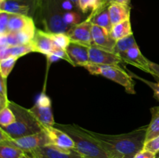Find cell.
Here are the masks:
<instances>
[{
    "label": "cell",
    "instance_id": "obj_25",
    "mask_svg": "<svg viewBox=\"0 0 159 158\" xmlns=\"http://www.w3.org/2000/svg\"><path fill=\"white\" fill-rule=\"evenodd\" d=\"M137 44V42L135 40L134 35L128 36L124 38L116 40V44L114 47V53H116L118 55H120L121 54L124 53L125 51L128 50L130 48Z\"/></svg>",
    "mask_w": 159,
    "mask_h": 158
},
{
    "label": "cell",
    "instance_id": "obj_50",
    "mask_svg": "<svg viewBox=\"0 0 159 158\" xmlns=\"http://www.w3.org/2000/svg\"><path fill=\"white\" fill-rule=\"evenodd\" d=\"M133 158H134V157H133Z\"/></svg>",
    "mask_w": 159,
    "mask_h": 158
},
{
    "label": "cell",
    "instance_id": "obj_38",
    "mask_svg": "<svg viewBox=\"0 0 159 158\" xmlns=\"http://www.w3.org/2000/svg\"><path fill=\"white\" fill-rule=\"evenodd\" d=\"M9 139H12L9 137V135L2 129L0 127V142H2V141L6 140H9Z\"/></svg>",
    "mask_w": 159,
    "mask_h": 158
},
{
    "label": "cell",
    "instance_id": "obj_26",
    "mask_svg": "<svg viewBox=\"0 0 159 158\" xmlns=\"http://www.w3.org/2000/svg\"><path fill=\"white\" fill-rule=\"evenodd\" d=\"M18 58L16 57H9L0 60V73L3 77L7 78L12 70L13 69Z\"/></svg>",
    "mask_w": 159,
    "mask_h": 158
},
{
    "label": "cell",
    "instance_id": "obj_20",
    "mask_svg": "<svg viewBox=\"0 0 159 158\" xmlns=\"http://www.w3.org/2000/svg\"><path fill=\"white\" fill-rule=\"evenodd\" d=\"M36 150L48 158H83L74 149L63 150L52 145H47Z\"/></svg>",
    "mask_w": 159,
    "mask_h": 158
},
{
    "label": "cell",
    "instance_id": "obj_40",
    "mask_svg": "<svg viewBox=\"0 0 159 158\" xmlns=\"http://www.w3.org/2000/svg\"><path fill=\"white\" fill-rule=\"evenodd\" d=\"M29 153L30 156H32L33 157H34V158H48V156H45V155H43V154H42L41 153L37 151V150H34V151L30 152V153Z\"/></svg>",
    "mask_w": 159,
    "mask_h": 158
},
{
    "label": "cell",
    "instance_id": "obj_35",
    "mask_svg": "<svg viewBox=\"0 0 159 158\" xmlns=\"http://www.w3.org/2000/svg\"><path fill=\"white\" fill-rule=\"evenodd\" d=\"M134 158H156V154L152 152L148 151V150H142L137 153Z\"/></svg>",
    "mask_w": 159,
    "mask_h": 158
},
{
    "label": "cell",
    "instance_id": "obj_42",
    "mask_svg": "<svg viewBox=\"0 0 159 158\" xmlns=\"http://www.w3.org/2000/svg\"><path fill=\"white\" fill-rule=\"evenodd\" d=\"M20 158H33V157L29 154V153H24V154H23Z\"/></svg>",
    "mask_w": 159,
    "mask_h": 158
},
{
    "label": "cell",
    "instance_id": "obj_39",
    "mask_svg": "<svg viewBox=\"0 0 159 158\" xmlns=\"http://www.w3.org/2000/svg\"><path fill=\"white\" fill-rule=\"evenodd\" d=\"M9 103V100L7 98L3 97L2 94H0V111L2 110L5 107H6Z\"/></svg>",
    "mask_w": 159,
    "mask_h": 158
},
{
    "label": "cell",
    "instance_id": "obj_3",
    "mask_svg": "<svg viewBox=\"0 0 159 158\" xmlns=\"http://www.w3.org/2000/svg\"><path fill=\"white\" fill-rule=\"evenodd\" d=\"M8 106L13 112L16 121L8 126L1 127L12 139L36 134L43 130V125L37 121L30 109L9 101Z\"/></svg>",
    "mask_w": 159,
    "mask_h": 158
},
{
    "label": "cell",
    "instance_id": "obj_46",
    "mask_svg": "<svg viewBox=\"0 0 159 158\" xmlns=\"http://www.w3.org/2000/svg\"><path fill=\"white\" fill-rule=\"evenodd\" d=\"M4 1H5V0H0V6H1V5L2 4L3 2H4Z\"/></svg>",
    "mask_w": 159,
    "mask_h": 158
},
{
    "label": "cell",
    "instance_id": "obj_24",
    "mask_svg": "<svg viewBox=\"0 0 159 158\" xmlns=\"http://www.w3.org/2000/svg\"><path fill=\"white\" fill-rule=\"evenodd\" d=\"M9 140L0 142V158H20L24 152L12 145Z\"/></svg>",
    "mask_w": 159,
    "mask_h": 158
},
{
    "label": "cell",
    "instance_id": "obj_32",
    "mask_svg": "<svg viewBox=\"0 0 159 158\" xmlns=\"http://www.w3.org/2000/svg\"><path fill=\"white\" fill-rule=\"evenodd\" d=\"M128 73L130 74V75H131L132 77H135V78L139 79L140 81H143L144 83H145L147 85H148V86L152 88V91H153L154 97H155V99H157V100L159 102V79H157L158 82H152V81H150L145 80L144 78H142V77L136 75V74H134V73L130 72V71H128Z\"/></svg>",
    "mask_w": 159,
    "mask_h": 158
},
{
    "label": "cell",
    "instance_id": "obj_12",
    "mask_svg": "<svg viewBox=\"0 0 159 158\" xmlns=\"http://www.w3.org/2000/svg\"><path fill=\"white\" fill-rule=\"evenodd\" d=\"M92 37H93V46L114 52L116 40L112 37L110 31L107 29L93 24Z\"/></svg>",
    "mask_w": 159,
    "mask_h": 158
},
{
    "label": "cell",
    "instance_id": "obj_33",
    "mask_svg": "<svg viewBox=\"0 0 159 158\" xmlns=\"http://www.w3.org/2000/svg\"><path fill=\"white\" fill-rule=\"evenodd\" d=\"M143 150H148L152 153L158 154L159 153V136L153 138L148 141H146L144 144Z\"/></svg>",
    "mask_w": 159,
    "mask_h": 158
},
{
    "label": "cell",
    "instance_id": "obj_41",
    "mask_svg": "<svg viewBox=\"0 0 159 158\" xmlns=\"http://www.w3.org/2000/svg\"><path fill=\"white\" fill-rule=\"evenodd\" d=\"M117 2L122 3V4H125V5H130V0H116Z\"/></svg>",
    "mask_w": 159,
    "mask_h": 158
},
{
    "label": "cell",
    "instance_id": "obj_21",
    "mask_svg": "<svg viewBox=\"0 0 159 158\" xmlns=\"http://www.w3.org/2000/svg\"><path fill=\"white\" fill-rule=\"evenodd\" d=\"M34 52L31 43L17 46H0V60L9 57H20Z\"/></svg>",
    "mask_w": 159,
    "mask_h": 158
},
{
    "label": "cell",
    "instance_id": "obj_19",
    "mask_svg": "<svg viewBox=\"0 0 159 158\" xmlns=\"http://www.w3.org/2000/svg\"><path fill=\"white\" fill-rule=\"evenodd\" d=\"M109 14L112 26L121 23L127 20H130V5L122 4L117 2H113L109 6Z\"/></svg>",
    "mask_w": 159,
    "mask_h": 158
},
{
    "label": "cell",
    "instance_id": "obj_11",
    "mask_svg": "<svg viewBox=\"0 0 159 158\" xmlns=\"http://www.w3.org/2000/svg\"><path fill=\"white\" fill-rule=\"evenodd\" d=\"M89 59L90 63L96 64H118L123 62L122 58L116 53L95 46H89Z\"/></svg>",
    "mask_w": 159,
    "mask_h": 158
},
{
    "label": "cell",
    "instance_id": "obj_9",
    "mask_svg": "<svg viewBox=\"0 0 159 158\" xmlns=\"http://www.w3.org/2000/svg\"><path fill=\"white\" fill-rule=\"evenodd\" d=\"M92 27L93 23L87 17L84 21L71 26L66 33L70 37L71 41L91 46H93Z\"/></svg>",
    "mask_w": 159,
    "mask_h": 158
},
{
    "label": "cell",
    "instance_id": "obj_13",
    "mask_svg": "<svg viewBox=\"0 0 159 158\" xmlns=\"http://www.w3.org/2000/svg\"><path fill=\"white\" fill-rule=\"evenodd\" d=\"M30 43L34 52L40 53L46 56L51 54L56 48L53 43L51 33L41 29H36L34 37Z\"/></svg>",
    "mask_w": 159,
    "mask_h": 158
},
{
    "label": "cell",
    "instance_id": "obj_43",
    "mask_svg": "<svg viewBox=\"0 0 159 158\" xmlns=\"http://www.w3.org/2000/svg\"><path fill=\"white\" fill-rule=\"evenodd\" d=\"M96 1H97V7L103 2H103V0H96Z\"/></svg>",
    "mask_w": 159,
    "mask_h": 158
},
{
    "label": "cell",
    "instance_id": "obj_29",
    "mask_svg": "<svg viewBox=\"0 0 159 158\" xmlns=\"http://www.w3.org/2000/svg\"><path fill=\"white\" fill-rule=\"evenodd\" d=\"M15 121V115L8 105L0 111V126H8Z\"/></svg>",
    "mask_w": 159,
    "mask_h": 158
},
{
    "label": "cell",
    "instance_id": "obj_22",
    "mask_svg": "<svg viewBox=\"0 0 159 158\" xmlns=\"http://www.w3.org/2000/svg\"><path fill=\"white\" fill-rule=\"evenodd\" d=\"M110 34L115 40H118L128 36L133 35L130 20H127L121 23L113 25L110 29Z\"/></svg>",
    "mask_w": 159,
    "mask_h": 158
},
{
    "label": "cell",
    "instance_id": "obj_48",
    "mask_svg": "<svg viewBox=\"0 0 159 158\" xmlns=\"http://www.w3.org/2000/svg\"><path fill=\"white\" fill-rule=\"evenodd\" d=\"M156 156H159V153H158V154H157V155H156Z\"/></svg>",
    "mask_w": 159,
    "mask_h": 158
},
{
    "label": "cell",
    "instance_id": "obj_5",
    "mask_svg": "<svg viewBox=\"0 0 159 158\" xmlns=\"http://www.w3.org/2000/svg\"><path fill=\"white\" fill-rule=\"evenodd\" d=\"M82 67L93 75H101L119 84L129 94H136L133 77L118 64H96L88 62Z\"/></svg>",
    "mask_w": 159,
    "mask_h": 158
},
{
    "label": "cell",
    "instance_id": "obj_47",
    "mask_svg": "<svg viewBox=\"0 0 159 158\" xmlns=\"http://www.w3.org/2000/svg\"><path fill=\"white\" fill-rule=\"evenodd\" d=\"M156 158H159V156H156Z\"/></svg>",
    "mask_w": 159,
    "mask_h": 158
},
{
    "label": "cell",
    "instance_id": "obj_1",
    "mask_svg": "<svg viewBox=\"0 0 159 158\" xmlns=\"http://www.w3.org/2000/svg\"><path fill=\"white\" fill-rule=\"evenodd\" d=\"M148 125L120 135L101 134L86 130L99 143L111 158H133L143 150Z\"/></svg>",
    "mask_w": 159,
    "mask_h": 158
},
{
    "label": "cell",
    "instance_id": "obj_14",
    "mask_svg": "<svg viewBox=\"0 0 159 158\" xmlns=\"http://www.w3.org/2000/svg\"><path fill=\"white\" fill-rule=\"evenodd\" d=\"M122 58L123 62L129 64L145 72L151 74V70L149 68V60H148L142 54L138 44L134 45L128 50L119 55Z\"/></svg>",
    "mask_w": 159,
    "mask_h": 158
},
{
    "label": "cell",
    "instance_id": "obj_28",
    "mask_svg": "<svg viewBox=\"0 0 159 158\" xmlns=\"http://www.w3.org/2000/svg\"><path fill=\"white\" fill-rule=\"evenodd\" d=\"M53 43L55 47L66 50L69 43H71V39L67 33H51Z\"/></svg>",
    "mask_w": 159,
    "mask_h": 158
},
{
    "label": "cell",
    "instance_id": "obj_37",
    "mask_svg": "<svg viewBox=\"0 0 159 158\" xmlns=\"http://www.w3.org/2000/svg\"><path fill=\"white\" fill-rule=\"evenodd\" d=\"M149 68L151 70V74L156 79H159V64L149 60Z\"/></svg>",
    "mask_w": 159,
    "mask_h": 158
},
{
    "label": "cell",
    "instance_id": "obj_34",
    "mask_svg": "<svg viewBox=\"0 0 159 158\" xmlns=\"http://www.w3.org/2000/svg\"><path fill=\"white\" fill-rule=\"evenodd\" d=\"M10 13L0 11V36H2L8 33V22H9Z\"/></svg>",
    "mask_w": 159,
    "mask_h": 158
},
{
    "label": "cell",
    "instance_id": "obj_6",
    "mask_svg": "<svg viewBox=\"0 0 159 158\" xmlns=\"http://www.w3.org/2000/svg\"><path fill=\"white\" fill-rule=\"evenodd\" d=\"M39 0H5L0 11L26 15L34 19L38 9Z\"/></svg>",
    "mask_w": 159,
    "mask_h": 158
},
{
    "label": "cell",
    "instance_id": "obj_16",
    "mask_svg": "<svg viewBox=\"0 0 159 158\" xmlns=\"http://www.w3.org/2000/svg\"><path fill=\"white\" fill-rule=\"evenodd\" d=\"M89 46L71 41L66 48V52L71 59L73 66L82 67L83 64L89 62Z\"/></svg>",
    "mask_w": 159,
    "mask_h": 158
},
{
    "label": "cell",
    "instance_id": "obj_31",
    "mask_svg": "<svg viewBox=\"0 0 159 158\" xmlns=\"http://www.w3.org/2000/svg\"><path fill=\"white\" fill-rule=\"evenodd\" d=\"M78 6L82 13L86 14L89 12L95 10L97 8V1L96 0H79Z\"/></svg>",
    "mask_w": 159,
    "mask_h": 158
},
{
    "label": "cell",
    "instance_id": "obj_23",
    "mask_svg": "<svg viewBox=\"0 0 159 158\" xmlns=\"http://www.w3.org/2000/svg\"><path fill=\"white\" fill-rule=\"evenodd\" d=\"M152 120L148 125L145 142L159 136V105L151 108Z\"/></svg>",
    "mask_w": 159,
    "mask_h": 158
},
{
    "label": "cell",
    "instance_id": "obj_4",
    "mask_svg": "<svg viewBox=\"0 0 159 158\" xmlns=\"http://www.w3.org/2000/svg\"><path fill=\"white\" fill-rule=\"evenodd\" d=\"M37 17L46 32L51 33H66L70 29L64 21L63 11L56 0H39Z\"/></svg>",
    "mask_w": 159,
    "mask_h": 158
},
{
    "label": "cell",
    "instance_id": "obj_7",
    "mask_svg": "<svg viewBox=\"0 0 159 158\" xmlns=\"http://www.w3.org/2000/svg\"><path fill=\"white\" fill-rule=\"evenodd\" d=\"M30 111L42 125L54 126L55 122L53 116L51 99L45 93H42L39 96L34 106L30 108Z\"/></svg>",
    "mask_w": 159,
    "mask_h": 158
},
{
    "label": "cell",
    "instance_id": "obj_30",
    "mask_svg": "<svg viewBox=\"0 0 159 158\" xmlns=\"http://www.w3.org/2000/svg\"><path fill=\"white\" fill-rule=\"evenodd\" d=\"M48 58V60L50 61H55V60H58V59H61V60H65L66 61H68V63L71 64L72 65V63H71V59L68 57V54L66 52V50L61 49V48H57L54 50L51 54H50L49 55L47 56Z\"/></svg>",
    "mask_w": 159,
    "mask_h": 158
},
{
    "label": "cell",
    "instance_id": "obj_49",
    "mask_svg": "<svg viewBox=\"0 0 159 158\" xmlns=\"http://www.w3.org/2000/svg\"><path fill=\"white\" fill-rule=\"evenodd\" d=\"M32 157H33V156H32ZM33 158H34V157H33Z\"/></svg>",
    "mask_w": 159,
    "mask_h": 158
},
{
    "label": "cell",
    "instance_id": "obj_10",
    "mask_svg": "<svg viewBox=\"0 0 159 158\" xmlns=\"http://www.w3.org/2000/svg\"><path fill=\"white\" fill-rule=\"evenodd\" d=\"M43 130L48 137V145H52L63 150L74 149L75 143L72 139L65 132L54 126L43 125Z\"/></svg>",
    "mask_w": 159,
    "mask_h": 158
},
{
    "label": "cell",
    "instance_id": "obj_17",
    "mask_svg": "<svg viewBox=\"0 0 159 158\" xmlns=\"http://www.w3.org/2000/svg\"><path fill=\"white\" fill-rule=\"evenodd\" d=\"M110 3L103 2L98 6L95 10L92 11L88 18L93 25L106 28L110 31L112 28L111 22L109 14V6Z\"/></svg>",
    "mask_w": 159,
    "mask_h": 158
},
{
    "label": "cell",
    "instance_id": "obj_8",
    "mask_svg": "<svg viewBox=\"0 0 159 158\" xmlns=\"http://www.w3.org/2000/svg\"><path fill=\"white\" fill-rule=\"evenodd\" d=\"M9 142L12 145L23 150L24 153H30L34 150L49 144L47 135L43 130L36 134L23 136L15 139H10Z\"/></svg>",
    "mask_w": 159,
    "mask_h": 158
},
{
    "label": "cell",
    "instance_id": "obj_15",
    "mask_svg": "<svg viewBox=\"0 0 159 158\" xmlns=\"http://www.w3.org/2000/svg\"><path fill=\"white\" fill-rule=\"evenodd\" d=\"M36 29V28H32L20 32L7 33L0 36V46H17L30 43L34 38Z\"/></svg>",
    "mask_w": 159,
    "mask_h": 158
},
{
    "label": "cell",
    "instance_id": "obj_2",
    "mask_svg": "<svg viewBox=\"0 0 159 158\" xmlns=\"http://www.w3.org/2000/svg\"><path fill=\"white\" fill-rule=\"evenodd\" d=\"M54 127L65 132L72 139L74 150L83 158H111L107 150L85 129L77 125H61L54 123Z\"/></svg>",
    "mask_w": 159,
    "mask_h": 158
},
{
    "label": "cell",
    "instance_id": "obj_44",
    "mask_svg": "<svg viewBox=\"0 0 159 158\" xmlns=\"http://www.w3.org/2000/svg\"><path fill=\"white\" fill-rule=\"evenodd\" d=\"M69 1L72 2L73 3H75V4L77 5V6H78V2H79V0H69ZM78 7H79V6H78Z\"/></svg>",
    "mask_w": 159,
    "mask_h": 158
},
{
    "label": "cell",
    "instance_id": "obj_27",
    "mask_svg": "<svg viewBox=\"0 0 159 158\" xmlns=\"http://www.w3.org/2000/svg\"><path fill=\"white\" fill-rule=\"evenodd\" d=\"M82 12L80 10H72L68 11V12H63V18L65 23L68 25V26H72L74 25L78 24L81 23L82 20Z\"/></svg>",
    "mask_w": 159,
    "mask_h": 158
},
{
    "label": "cell",
    "instance_id": "obj_36",
    "mask_svg": "<svg viewBox=\"0 0 159 158\" xmlns=\"http://www.w3.org/2000/svg\"><path fill=\"white\" fill-rule=\"evenodd\" d=\"M0 94L7 98V88H6V78L2 77L0 73ZM8 99V98H7Z\"/></svg>",
    "mask_w": 159,
    "mask_h": 158
},
{
    "label": "cell",
    "instance_id": "obj_18",
    "mask_svg": "<svg viewBox=\"0 0 159 158\" xmlns=\"http://www.w3.org/2000/svg\"><path fill=\"white\" fill-rule=\"evenodd\" d=\"M36 28L34 19L18 14H11L8 22V33L20 32Z\"/></svg>",
    "mask_w": 159,
    "mask_h": 158
},
{
    "label": "cell",
    "instance_id": "obj_45",
    "mask_svg": "<svg viewBox=\"0 0 159 158\" xmlns=\"http://www.w3.org/2000/svg\"><path fill=\"white\" fill-rule=\"evenodd\" d=\"M103 2H107L111 3V2H116V0H103Z\"/></svg>",
    "mask_w": 159,
    "mask_h": 158
}]
</instances>
